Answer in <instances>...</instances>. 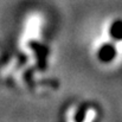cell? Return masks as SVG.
I'll list each match as a JSON object with an SVG mask.
<instances>
[{
	"label": "cell",
	"instance_id": "2",
	"mask_svg": "<svg viewBox=\"0 0 122 122\" xmlns=\"http://www.w3.org/2000/svg\"><path fill=\"white\" fill-rule=\"evenodd\" d=\"M77 115V107L76 106H71L65 114V122H77L76 119Z\"/></svg>",
	"mask_w": 122,
	"mask_h": 122
},
{
	"label": "cell",
	"instance_id": "1",
	"mask_svg": "<svg viewBox=\"0 0 122 122\" xmlns=\"http://www.w3.org/2000/svg\"><path fill=\"white\" fill-rule=\"evenodd\" d=\"M96 117H97V110L95 108L90 107V108H88L85 110L84 116H83L81 122H95Z\"/></svg>",
	"mask_w": 122,
	"mask_h": 122
}]
</instances>
